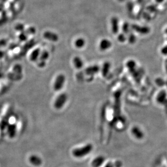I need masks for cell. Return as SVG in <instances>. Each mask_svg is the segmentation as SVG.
Instances as JSON below:
<instances>
[{"instance_id": "6da1fadb", "label": "cell", "mask_w": 167, "mask_h": 167, "mask_svg": "<svg viewBox=\"0 0 167 167\" xmlns=\"http://www.w3.org/2000/svg\"><path fill=\"white\" fill-rule=\"evenodd\" d=\"M93 149V145L88 143L83 147L77 148L72 151V155L76 158H82L91 153Z\"/></svg>"}, {"instance_id": "7a4b0ae2", "label": "cell", "mask_w": 167, "mask_h": 167, "mask_svg": "<svg viewBox=\"0 0 167 167\" xmlns=\"http://www.w3.org/2000/svg\"><path fill=\"white\" fill-rule=\"evenodd\" d=\"M66 81V77L63 74H59L55 80L54 83V89L55 91H59L63 88V85Z\"/></svg>"}, {"instance_id": "3957f363", "label": "cell", "mask_w": 167, "mask_h": 167, "mask_svg": "<svg viewBox=\"0 0 167 167\" xmlns=\"http://www.w3.org/2000/svg\"><path fill=\"white\" fill-rule=\"evenodd\" d=\"M67 100V95L66 93H62L59 95L55 102V107L57 109H61Z\"/></svg>"}, {"instance_id": "277c9868", "label": "cell", "mask_w": 167, "mask_h": 167, "mask_svg": "<svg viewBox=\"0 0 167 167\" xmlns=\"http://www.w3.org/2000/svg\"><path fill=\"white\" fill-rule=\"evenodd\" d=\"M131 28L141 35H147L150 32V28L147 26H140L139 25L133 24L131 26Z\"/></svg>"}, {"instance_id": "5b68a950", "label": "cell", "mask_w": 167, "mask_h": 167, "mask_svg": "<svg viewBox=\"0 0 167 167\" xmlns=\"http://www.w3.org/2000/svg\"><path fill=\"white\" fill-rule=\"evenodd\" d=\"M131 133L132 135L137 140H142L145 136L143 131L139 126H133L131 128Z\"/></svg>"}, {"instance_id": "8992f818", "label": "cell", "mask_w": 167, "mask_h": 167, "mask_svg": "<svg viewBox=\"0 0 167 167\" xmlns=\"http://www.w3.org/2000/svg\"><path fill=\"white\" fill-rule=\"evenodd\" d=\"M43 37L46 40L52 42H57L59 40V36L57 35V34L50 31L45 32L43 34Z\"/></svg>"}, {"instance_id": "52a82bcc", "label": "cell", "mask_w": 167, "mask_h": 167, "mask_svg": "<svg viewBox=\"0 0 167 167\" xmlns=\"http://www.w3.org/2000/svg\"><path fill=\"white\" fill-rule=\"evenodd\" d=\"M112 45V43L108 39H104L100 41L99 44V49L101 51H105L109 49Z\"/></svg>"}, {"instance_id": "ba28073f", "label": "cell", "mask_w": 167, "mask_h": 167, "mask_svg": "<svg viewBox=\"0 0 167 167\" xmlns=\"http://www.w3.org/2000/svg\"><path fill=\"white\" fill-rule=\"evenodd\" d=\"M105 158L103 156H98L93 159L91 162L92 167H101L105 162Z\"/></svg>"}, {"instance_id": "9c48e42d", "label": "cell", "mask_w": 167, "mask_h": 167, "mask_svg": "<svg viewBox=\"0 0 167 167\" xmlns=\"http://www.w3.org/2000/svg\"><path fill=\"white\" fill-rule=\"evenodd\" d=\"M100 70V68L97 65H93L86 68L85 72L87 75L93 76L97 74Z\"/></svg>"}, {"instance_id": "30bf717a", "label": "cell", "mask_w": 167, "mask_h": 167, "mask_svg": "<svg viewBox=\"0 0 167 167\" xmlns=\"http://www.w3.org/2000/svg\"><path fill=\"white\" fill-rule=\"evenodd\" d=\"M111 28L112 31L114 34H116L119 31V20L118 18L113 17L111 19Z\"/></svg>"}, {"instance_id": "8fae6325", "label": "cell", "mask_w": 167, "mask_h": 167, "mask_svg": "<svg viewBox=\"0 0 167 167\" xmlns=\"http://www.w3.org/2000/svg\"><path fill=\"white\" fill-rule=\"evenodd\" d=\"M72 62H73L74 67L77 69H81V68H83V67L84 66V63H83V60L79 56L75 57L73 59Z\"/></svg>"}, {"instance_id": "7c38bea8", "label": "cell", "mask_w": 167, "mask_h": 167, "mask_svg": "<svg viewBox=\"0 0 167 167\" xmlns=\"http://www.w3.org/2000/svg\"><path fill=\"white\" fill-rule=\"evenodd\" d=\"M167 98V93L165 91H160L158 93V95L156 97V101L158 104H163L166 100Z\"/></svg>"}, {"instance_id": "4fadbf2b", "label": "cell", "mask_w": 167, "mask_h": 167, "mask_svg": "<svg viewBox=\"0 0 167 167\" xmlns=\"http://www.w3.org/2000/svg\"><path fill=\"white\" fill-rule=\"evenodd\" d=\"M41 54V50L40 48H37L34 50L30 54V59L32 62H35L40 57Z\"/></svg>"}, {"instance_id": "5bb4252c", "label": "cell", "mask_w": 167, "mask_h": 167, "mask_svg": "<svg viewBox=\"0 0 167 167\" xmlns=\"http://www.w3.org/2000/svg\"><path fill=\"white\" fill-rule=\"evenodd\" d=\"M110 67H111V64L109 62H105L103 63L102 67L101 68L102 75L103 76L105 77L108 74Z\"/></svg>"}, {"instance_id": "9a60e30c", "label": "cell", "mask_w": 167, "mask_h": 167, "mask_svg": "<svg viewBox=\"0 0 167 167\" xmlns=\"http://www.w3.org/2000/svg\"><path fill=\"white\" fill-rule=\"evenodd\" d=\"M29 161L32 164H33L35 166H39L42 164V160L39 157L33 155L30 157Z\"/></svg>"}, {"instance_id": "2e32d148", "label": "cell", "mask_w": 167, "mask_h": 167, "mask_svg": "<svg viewBox=\"0 0 167 167\" xmlns=\"http://www.w3.org/2000/svg\"><path fill=\"white\" fill-rule=\"evenodd\" d=\"M74 45L77 48L81 49L86 45V41L83 38H78L75 41Z\"/></svg>"}, {"instance_id": "e0dca14e", "label": "cell", "mask_w": 167, "mask_h": 167, "mask_svg": "<svg viewBox=\"0 0 167 167\" xmlns=\"http://www.w3.org/2000/svg\"><path fill=\"white\" fill-rule=\"evenodd\" d=\"M126 67L130 72H134L135 70L136 63L133 60H129L126 64Z\"/></svg>"}, {"instance_id": "ac0fdd59", "label": "cell", "mask_w": 167, "mask_h": 167, "mask_svg": "<svg viewBox=\"0 0 167 167\" xmlns=\"http://www.w3.org/2000/svg\"><path fill=\"white\" fill-rule=\"evenodd\" d=\"M8 133L10 137H14L16 133V126L14 124H10L8 126Z\"/></svg>"}, {"instance_id": "d6986e66", "label": "cell", "mask_w": 167, "mask_h": 167, "mask_svg": "<svg viewBox=\"0 0 167 167\" xmlns=\"http://www.w3.org/2000/svg\"><path fill=\"white\" fill-rule=\"evenodd\" d=\"M49 53L46 50H43V51L41 52L39 59L41 60V61L45 62V61H46L47 59L49 58Z\"/></svg>"}, {"instance_id": "ffe728a7", "label": "cell", "mask_w": 167, "mask_h": 167, "mask_svg": "<svg viewBox=\"0 0 167 167\" xmlns=\"http://www.w3.org/2000/svg\"><path fill=\"white\" fill-rule=\"evenodd\" d=\"M8 108H9L8 105H5V107L3 108V109L2 112H1V114H0V124H1V122L2 121L3 118L5 116V115H6V114L7 113V112L8 110Z\"/></svg>"}, {"instance_id": "44dd1931", "label": "cell", "mask_w": 167, "mask_h": 167, "mask_svg": "<svg viewBox=\"0 0 167 167\" xmlns=\"http://www.w3.org/2000/svg\"><path fill=\"white\" fill-rule=\"evenodd\" d=\"M118 41H119L120 42H121V43L125 42L127 40L126 34L124 33L119 34L118 36Z\"/></svg>"}, {"instance_id": "7402d4cb", "label": "cell", "mask_w": 167, "mask_h": 167, "mask_svg": "<svg viewBox=\"0 0 167 167\" xmlns=\"http://www.w3.org/2000/svg\"><path fill=\"white\" fill-rule=\"evenodd\" d=\"M129 28H130L129 24L128 23H124L122 26V30L123 32V33L125 34H128L129 32Z\"/></svg>"}, {"instance_id": "603a6c76", "label": "cell", "mask_w": 167, "mask_h": 167, "mask_svg": "<svg viewBox=\"0 0 167 167\" xmlns=\"http://www.w3.org/2000/svg\"><path fill=\"white\" fill-rule=\"evenodd\" d=\"M128 41H129V42L130 43L134 44L136 41V36H135V35H134V34H130L129 35V36L128 37Z\"/></svg>"}, {"instance_id": "cb8c5ba5", "label": "cell", "mask_w": 167, "mask_h": 167, "mask_svg": "<svg viewBox=\"0 0 167 167\" xmlns=\"http://www.w3.org/2000/svg\"><path fill=\"white\" fill-rule=\"evenodd\" d=\"M15 29L18 30V31H22L24 29V26L22 24H20V23L18 24L15 26Z\"/></svg>"}, {"instance_id": "d4e9b609", "label": "cell", "mask_w": 167, "mask_h": 167, "mask_svg": "<svg viewBox=\"0 0 167 167\" xmlns=\"http://www.w3.org/2000/svg\"><path fill=\"white\" fill-rule=\"evenodd\" d=\"M27 37L26 36V35L24 34L23 32H22L19 36V39L21 41H25L27 39Z\"/></svg>"}, {"instance_id": "484cf974", "label": "cell", "mask_w": 167, "mask_h": 167, "mask_svg": "<svg viewBox=\"0 0 167 167\" xmlns=\"http://www.w3.org/2000/svg\"><path fill=\"white\" fill-rule=\"evenodd\" d=\"M161 53L163 55H167V45L161 49Z\"/></svg>"}, {"instance_id": "4316f807", "label": "cell", "mask_w": 167, "mask_h": 167, "mask_svg": "<svg viewBox=\"0 0 167 167\" xmlns=\"http://www.w3.org/2000/svg\"><path fill=\"white\" fill-rule=\"evenodd\" d=\"M6 44H7V41L5 40L2 39L0 40V47L5 46L6 45Z\"/></svg>"}, {"instance_id": "83f0119b", "label": "cell", "mask_w": 167, "mask_h": 167, "mask_svg": "<svg viewBox=\"0 0 167 167\" xmlns=\"http://www.w3.org/2000/svg\"><path fill=\"white\" fill-rule=\"evenodd\" d=\"M103 167H115V166L112 162H108L105 164Z\"/></svg>"}, {"instance_id": "f1b7e54d", "label": "cell", "mask_w": 167, "mask_h": 167, "mask_svg": "<svg viewBox=\"0 0 167 167\" xmlns=\"http://www.w3.org/2000/svg\"><path fill=\"white\" fill-rule=\"evenodd\" d=\"M5 55V54H4V52L3 51H1L0 50V59L2 58Z\"/></svg>"}, {"instance_id": "f546056e", "label": "cell", "mask_w": 167, "mask_h": 167, "mask_svg": "<svg viewBox=\"0 0 167 167\" xmlns=\"http://www.w3.org/2000/svg\"><path fill=\"white\" fill-rule=\"evenodd\" d=\"M155 1L158 3H161L164 1V0H155Z\"/></svg>"}, {"instance_id": "4dcf8cb0", "label": "cell", "mask_w": 167, "mask_h": 167, "mask_svg": "<svg viewBox=\"0 0 167 167\" xmlns=\"http://www.w3.org/2000/svg\"><path fill=\"white\" fill-rule=\"evenodd\" d=\"M165 32L167 34V28L166 29V30H165Z\"/></svg>"}]
</instances>
